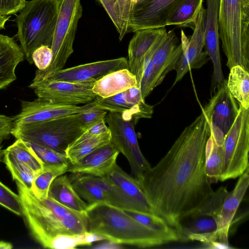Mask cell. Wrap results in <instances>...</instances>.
Here are the masks:
<instances>
[{
  "instance_id": "cell-1",
  "label": "cell",
  "mask_w": 249,
  "mask_h": 249,
  "mask_svg": "<svg viewBox=\"0 0 249 249\" xmlns=\"http://www.w3.org/2000/svg\"><path fill=\"white\" fill-rule=\"evenodd\" d=\"M210 134V124L202 111L158 163L137 179L154 213L176 231L214 193L204 170Z\"/></svg>"
},
{
  "instance_id": "cell-2",
  "label": "cell",
  "mask_w": 249,
  "mask_h": 249,
  "mask_svg": "<svg viewBox=\"0 0 249 249\" xmlns=\"http://www.w3.org/2000/svg\"><path fill=\"white\" fill-rule=\"evenodd\" d=\"M22 215L33 237L44 248L59 235H76L88 231L86 212L69 209L49 197L41 198L18 182Z\"/></svg>"
},
{
  "instance_id": "cell-3",
  "label": "cell",
  "mask_w": 249,
  "mask_h": 249,
  "mask_svg": "<svg viewBox=\"0 0 249 249\" xmlns=\"http://www.w3.org/2000/svg\"><path fill=\"white\" fill-rule=\"evenodd\" d=\"M88 231L114 244L150 248L176 242L177 234L158 232L141 224L123 209L105 203L88 204Z\"/></svg>"
},
{
  "instance_id": "cell-4",
  "label": "cell",
  "mask_w": 249,
  "mask_h": 249,
  "mask_svg": "<svg viewBox=\"0 0 249 249\" xmlns=\"http://www.w3.org/2000/svg\"><path fill=\"white\" fill-rule=\"evenodd\" d=\"M218 20L227 66L249 72V0H219Z\"/></svg>"
},
{
  "instance_id": "cell-5",
  "label": "cell",
  "mask_w": 249,
  "mask_h": 249,
  "mask_svg": "<svg viewBox=\"0 0 249 249\" xmlns=\"http://www.w3.org/2000/svg\"><path fill=\"white\" fill-rule=\"evenodd\" d=\"M61 0L26 1L16 21V37L24 57L33 63L32 55L37 48L51 47L59 13Z\"/></svg>"
},
{
  "instance_id": "cell-6",
  "label": "cell",
  "mask_w": 249,
  "mask_h": 249,
  "mask_svg": "<svg viewBox=\"0 0 249 249\" xmlns=\"http://www.w3.org/2000/svg\"><path fill=\"white\" fill-rule=\"evenodd\" d=\"M85 131L75 114L47 121L16 124L13 125L11 134L16 139L66 155L69 145Z\"/></svg>"
},
{
  "instance_id": "cell-7",
  "label": "cell",
  "mask_w": 249,
  "mask_h": 249,
  "mask_svg": "<svg viewBox=\"0 0 249 249\" xmlns=\"http://www.w3.org/2000/svg\"><path fill=\"white\" fill-rule=\"evenodd\" d=\"M82 14L80 0H61L59 13L51 47L52 59L45 70H36L32 82L63 69L73 52V43L78 22Z\"/></svg>"
},
{
  "instance_id": "cell-8",
  "label": "cell",
  "mask_w": 249,
  "mask_h": 249,
  "mask_svg": "<svg viewBox=\"0 0 249 249\" xmlns=\"http://www.w3.org/2000/svg\"><path fill=\"white\" fill-rule=\"evenodd\" d=\"M249 108L239 104L237 115L225 135L220 181L236 178L249 168Z\"/></svg>"
},
{
  "instance_id": "cell-9",
  "label": "cell",
  "mask_w": 249,
  "mask_h": 249,
  "mask_svg": "<svg viewBox=\"0 0 249 249\" xmlns=\"http://www.w3.org/2000/svg\"><path fill=\"white\" fill-rule=\"evenodd\" d=\"M105 121L110 131L111 141L127 159L132 177L137 180L151 165L140 149L135 131V124L124 120L120 113L110 112H107Z\"/></svg>"
},
{
  "instance_id": "cell-10",
  "label": "cell",
  "mask_w": 249,
  "mask_h": 249,
  "mask_svg": "<svg viewBox=\"0 0 249 249\" xmlns=\"http://www.w3.org/2000/svg\"><path fill=\"white\" fill-rule=\"evenodd\" d=\"M178 42L173 30L167 32L163 42L147 64L140 86L143 99L161 84L169 72L175 69L182 52L181 45Z\"/></svg>"
},
{
  "instance_id": "cell-11",
  "label": "cell",
  "mask_w": 249,
  "mask_h": 249,
  "mask_svg": "<svg viewBox=\"0 0 249 249\" xmlns=\"http://www.w3.org/2000/svg\"><path fill=\"white\" fill-rule=\"evenodd\" d=\"M238 109L225 80L202 110L209 121L210 133L218 145H223L224 136L234 123Z\"/></svg>"
},
{
  "instance_id": "cell-12",
  "label": "cell",
  "mask_w": 249,
  "mask_h": 249,
  "mask_svg": "<svg viewBox=\"0 0 249 249\" xmlns=\"http://www.w3.org/2000/svg\"><path fill=\"white\" fill-rule=\"evenodd\" d=\"M94 83L43 80L31 82L29 87L34 90L38 98L59 104L77 105L94 101L97 96L92 90Z\"/></svg>"
},
{
  "instance_id": "cell-13",
  "label": "cell",
  "mask_w": 249,
  "mask_h": 249,
  "mask_svg": "<svg viewBox=\"0 0 249 249\" xmlns=\"http://www.w3.org/2000/svg\"><path fill=\"white\" fill-rule=\"evenodd\" d=\"M183 0H136L128 21L127 33L165 28L166 22Z\"/></svg>"
},
{
  "instance_id": "cell-14",
  "label": "cell",
  "mask_w": 249,
  "mask_h": 249,
  "mask_svg": "<svg viewBox=\"0 0 249 249\" xmlns=\"http://www.w3.org/2000/svg\"><path fill=\"white\" fill-rule=\"evenodd\" d=\"M206 9L200 11L193 34L190 39L183 30L181 31V45L182 52L177 64L176 77L172 88L181 80L190 69H198L205 64L210 58L204 47V23Z\"/></svg>"
},
{
  "instance_id": "cell-15",
  "label": "cell",
  "mask_w": 249,
  "mask_h": 249,
  "mask_svg": "<svg viewBox=\"0 0 249 249\" xmlns=\"http://www.w3.org/2000/svg\"><path fill=\"white\" fill-rule=\"evenodd\" d=\"M21 110L12 117L13 125L24 123L40 122L80 113L95 106L93 101L82 106L55 103L38 98L33 101L21 100Z\"/></svg>"
},
{
  "instance_id": "cell-16",
  "label": "cell",
  "mask_w": 249,
  "mask_h": 249,
  "mask_svg": "<svg viewBox=\"0 0 249 249\" xmlns=\"http://www.w3.org/2000/svg\"><path fill=\"white\" fill-rule=\"evenodd\" d=\"M124 69H128V60L125 57H120L63 69L49 74L41 81L95 82L110 72Z\"/></svg>"
},
{
  "instance_id": "cell-17",
  "label": "cell",
  "mask_w": 249,
  "mask_h": 249,
  "mask_svg": "<svg viewBox=\"0 0 249 249\" xmlns=\"http://www.w3.org/2000/svg\"><path fill=\"white\" fill-rule=\"evenodd\" d=\"M204 23L205 52L213 64V86L218 88L225 80L223 76L219 50L218 11L219 0H206Z\"/></svg>"
},
{
  "instance_id": "cell-18",
  "label": "cell",
  "mask_w": 249,
  "mask_h": 249,
  "mask_svg": "<svg viewBox=\"0 0 249 249\" xmlns=\"http://www.w3.org/2000/svg\"><path fill=\"white\" fill-rule=\"evenodd\" d=\"M119 153L114 144L110 141L76 162L70 163L67 172L104 177L108 174L116 163Z\"/></svg>"
},
{
  "instance_id": "cell-19",
  "label": "cell",
  "mask_w": 249,
  "mask_h": 249,
  "mask_svg": "<svg viewBox=\"0 0 249 249\" xmlns=\"http://www.w3.org/2000/svg\"><path fill=\"white\" fill-rule=\"evenodd\" d=\"M249 168L239 177L234 189L228 192L215 220L218 241L229 245L231 223L249 185Z\"/></svg>"
},
{
  "instance_id": "cell-20",
  "label": "cell",
  "mask_w": 249,
  "mask_h": 249,
  "mask_svg": "<svg viewBox=\"0 0 249 249\" xmlns=\"http://www.w3.org/2000/svg\"><path fill=\"white\" fill-rule=\"evenodd\" d=\"M165 28L138 30L130 40L128 48V69L136 76L140 88L144 70L145 57Z\"/></svg>"
},
{
  "instance_id": "cell-21",
  "label": "cell",
  "mask_w": 249,
  "mask_h": 249,
  "mask_svg": "<svg viewBox=\"0 0 249 249\" xmlns=\"http://www.w3.org/2000/svg\"><path fill=\"white\" fill-rule=\"evenodd\" d=\"M105 177L119 190L130 205L131 210L154 213L137 180L125 172L116 163Z\"/></svg>"
},
{
  "instance_id": "cell-22",
  "label": "cell",
  "mask_w": 249,
  "mask_h": 249,
  "mask_svg": "<svg viewBox=\"0 0 249 249\" xmlns=\"http://www.w3.org/2000/svg\"><path fill=\"white\" fill-rule=\"evenodd\" d=\"M217 225L212 216L195 214L181 222L177 231L178 241H197L207 244L218 240Z\"/></svg>"
},
{
  "instance_id": "cell-23",
  "label": "cell",
  "mask_w": 249,
  "mask_h": 249,
  "mask_svg": "<svg viewBox=\"0 0 249 249\" xmlns=\"http://www.w3.org/2000/svg\"><path fill=\"white\" fill-rule=\"evenodd\" d=\"M93 102L96 106L107 112L120 113L124 120L135 124L141 118H151L153 113V107L145 103L136 105L129 102L124 91L106 98L97 95Z\"/></svg>"
},
{
  "instance_id": "cell-24",
  "label": "cell",
  "mask_w": 249,
  "mask_h": 249,
  "mask_svg": "<svg viewBox=\"0 0 249 249\" xmlns=\"http://www.w3.org/2000/svg\"><path fill=\"white\" fill-rule=\"evenodd\" d=\"M24 57L14 37L0 34V90L16 80V68Z\"/></svg>"
},
{
  "instance_id": "cell-25",
  "label": "cell",
  "mask_w": 249,
  "mask_h": 249,
  "mask_svg": "<svg viewBox=\"0 0 249 249\" xmlns=\"http://www.w3.org/2000/svg\"><path fill=\"white\" fill-rule=\"evenodd\" d=\"M135 86L138 87L136 76L128 69H124L110 72L95 82L92 90L96 95L106 98Z\"/></svg>"
},
{
  "instance_id": "cell-26",
  "label": "cell",
  "mask_w": 249,
  "mask_h": 249,
  "mask_svg": "<svg viewBox=\"0 0 249 249\" xmlns=\"http://www.w3.org/2000/svg\"><path fill=\"white\" fill-rule=\"evenodd\" d=\"M48 197L71 210L86 212L88 205L77 194L67 175H60L52 182Z\"/></svg>"
},
{
  "instance_id": "cell-27",
  "label": "cell",
  "mask_w": 249,
  "mask_h": 249,
  "mask_svg": "<svg viewBox=\"0 0 249 249\" xmlns=\"http://www.w3.org/2000/svg\"><path fill=\"white\" fill-rule=\"evenodd\" d=\"M111 141L110 131L99 135L85 130L68 147L66 155L73 164L94 150Z\"/></svg>"
},
{
  "instance_id": "cell-28",
  "label": "cell",
  "mask_w": 249,
  "mask_h": 249,
  "mask_svg": "<svg viewBox=\"0 0 249 249\" xmlns=\"http://www.w3.org/2000/svg\"><path fill=\"white\" fill-rule=\"evenodd\" d=\"M112 21L122 40L127 33L128 21L135 0H97Z\"/></svg>"
},
{
  "instance_id": "cell-29",
  "label": "cell",
  "mask_w": 249,
  "mask_h": 249,
  "mask_svg": "<svg viewBox=\"0 0 249 249\" xmlns=\"http://www.w3.org/2000/svg\"><path fill=\"white\" fill-rule=\"evenodd\" d=\"M227 81V88L243 107L249 108V72L239 65L230 69Z\"/></svg>"
},
{
  "instance_id": "cell-30",
  "label": "cell",
  "mask_w": 249,
  "mask_h": 249,
  "mask_svg": "<svg viewBox=\"0 0 249 249\" xmlns=\"http://www.w3.org/2000/svg\"><path fill=\"white\" fill-rule=\"evenodd\" d=\"M203 0H183L168 18L167 25L194 29Z\"/></svg>"
},
{
  "instance_id": "cell-31",
  "label": "cell",
  "mask_w": 249,
  "mask_h": 249,
  "mask_svg": "<svg viewBox=\"0 0 249 249\" xmlns=\"http://www.w3.org/2000/svg\"><path fill=\"white\" fill-rule=\"evenodd\" d=\"M223 160V145H218L210 133L205 150L204 170L211 184L220 181Z\"/></svg>"
},
{
  "instance_id": "cell-32",
  "label": "cell",
  "mask_w": 249,
  "mask_h": 249,
  "mask_svg": "<svg viewBox=\"0 0 249 249\" xmlns=\"http://www.w3.org/2000/svg\"><path fill=\"white\" fill-rule=\"evenodd\" d=\"M73 188L79 196L88 204L105 203L107 201L101 189L90 181L85 175L72 173L69 177Z\"/></svg>"
},
{
  "instance_id": "cell-33",
  "label": "cell",
  "mask_w": 249,
  "mask_h": 249,
  "mask_svg": "<svg viewBox=\"0 0 249 249\" xmlns=\"http://www.w3.org/2000/svg\"><path fill=\"white\" fill-rule=\"evenodd\" d=\"M69 165L44 166L37 173L33 182L32 190L38 197H48L49 189L53 181L56 177L67 172Z\"/></svg>"
},
{
  "instance_id": "cell-34",
  "label": "cell",
  "mask_w": 249,
  "mask_h": 249,
  "mask_svg": "<svg viewBox=\"0 0 249 249\" xmlns=\"http://www.w3.org/2000/svg\"><path fill=\"white\" fill-rule=\"evenodd\" d=\"M2 161L16 182L28 189L32 190L33 180L36 175L33 170L5 150H4Z\"/></svg>"
},
{
  "instance_id": "cell-35",
  "label": "cell",
  "mask_w": 249,
  "mask_h": 249,
  "mask_svg": "<svg viewBox=\"0 0 249 249\" xmlns=\"http://www.w3.org/2000/svg\"><path fill=\"white\" fill-rule=\"evenodd\" d=\"M5 150L11 153L18 160L25 164L36 174L43 168V164L27 143L17 139Z\"/></svg>"
},
{
  "instance_id": "cell-36",
  "label": "cell",
  "mask_w": 249,
  "mask_h": 249,
  "mask_svg": "<svg viewBox=\"0 0 249 249\" xmlns=\"http://www.w3.org/2000/svg\"><path fill=\"white\" fill-rule=\"evenodd\" d=\"M85 175L90 181L101 189L107 198V204L122 209H131L119 190L105 177Z\"/></svg>"
},
{
  "instance_id": "cell-37",
  "label": "cell",
  "mask_w": 249,
  "mask_h": 249,
  "mask_svg": "<svg viewBox=\"0 0 249 249\" xmlns=\"http://www.w3.org/2000/svg\"><path fill=\"white\" fill-rule=\"evenodd\" d=\"M123 210L127 214L153 231L164 234H177L174 228L169 226L164 219L157 214L130 209Z\"/></svg>"
},
{
  "instance_id": "cell-38",
  "label": "cell",
  "mask_w": 249,
  "mask_h": 249,
  "mask_svg": "<svg viewBox=\"0 0 249 249\" xmlns=\"http://www.w3.org/2000/svg\"><path fill=\"white\" fill-rule=\"evenodd\" d=\"M105 240L101 236L88 231L76 235H59L51 242L49 249H73L82 245H89L92 242Z\"/></svg>"
},
{
  "instance_id": "cell-39",
  "label": "cell",
  "mask_w": 249,
  "mask_h": 249,
  "mask_svg": "<svg viewBox=\"0 0 249 249\" xmlns=\"http://www.w3.org/2000/svg\"><path fill=\"white\" fill-rule=\"evenodd\" d=\"M26 142L41 160L44 166L69 165L70 163L69 160L66 155L48 148Z\"/></svg>"
},
{
  "instance_id": "cell-40",
  "label": "cell",
  "mask_w": 249,
  "mask_h": 249,
  "mask_svg": "<svg viewBox=\"0 0 249 249\" xmlns=\"http://www.w3.org/2000/svg\"><path fill=\"white\" fill-rule=\"evenodd\" d=\"M228 192L226 187L221 186L214 191L195 214L209 215L215 219Z\"/></svg>"
},
{
  "instance_id": "cell-41",
  "label": "cell",
  "mask_w": 249,
  "mask_h": 249,
  "mask_svg": "<svg viewBox=\"0 0 249 249\" xmlns=\"http://www.w3.org/2000/svg\"><path fill=\"white\" fill-rule=\"evenodd\" d=\"M0 205L17 215H22L21 201L18 195L14 193L0 181Z\"/></svg>"
},
{
  "instance_id": "cell-42",
  "label": "cell",
  "mask_w": 249,
  "mask_h": 249,
  "mask_svg": "<svg viewBox=\"0 0 249 249\" xmlns=\"http://www.w3.org/2000/svg\"><path fill=\"white\" fill-rule=\"evenodd\" d=\"M107 111L95 105L90 109L77 114L79 120L86 130L97 123L105 120Z\"/></svg>"
},
{
  "instance_id": "cell-43",
  "label": "cell",
  "mask_w": 249,
  "mask_h": 249,
  "mask_svg": "<svg viewBox=\"0 0 249 249\" xmlns=\"http://www.w3.org/2000/svg\"><path fill=\"white\" fill-rule=\"evenodd\" d=\"M32 58L37 69L45 70L50 66L52 59L51 47L43 45L37 48L33 53Z\"/></svg>"
},
{
  "instance_id": "cell-44",
  "label": "cell",
  "mask_w": 249,
  "mask_h": 249,
  "mask_svg": "<svg viewBox=\"0 0 249 249\" xmlns=\"http://www.w3.org/2000/svg\"><path fill=\"white\" fill-rule=\"evenodd\" d=\"M25 0H0V16L15 14L24 6Z\"/></svg>"
},
{
  "instance_id": "cell-45",
  "label": "cell",
  "mask_w": 249,
  "mask_h": 249,
  "mask_svg": "<svg viewBox=\"0 0 249 249\" xmlns=\"http://www.w3.org/2000/svg\"><path fill=\"white\" fill-rule=\"evenodd\" d=\"M13 126L12 117L0 114V145L3 141L9 138Z\"/></svg>"
},
{
  "instance_id": "cell-46",
  "label": "cell",
  "mask_w": 249,
  "mask_h": 249,
  "mask_svg": "<svg viewBox=\"0 0 249 249\" xmlns=\"http://www.w3.org/2000/svg\"><path fill=\"white\" fill-rule=\"evenodd\" d=\"M86 131L91 134L96 135L102 134L110 131L108 127L106 124L105 120L97 123L87 129Z\"/></svg>"
},
{
  "instance_id": "cell-47",
  "label": "cell",
  "mask_w": 249,
  "mask_h": 249,
  "mask_svg": "<svg viewBox=\"0 0 249 249\" xmlns=\"http://www.w3.org/2000/svg\"><path fill=\"white\" fill-rule=\"evenodd\" d=\"M10 16H0V29H4L5 23L10 18Z\"/></svg>"
},
{
  "instance_id": "cell-48",
  "label": "cell",
  "mask_w": 249,
  "mask_h": 249,
  "mask_svg": "<svg viewBox=\"0 0 249 249\" xmlns=\"http://www.w3.org/2000/svg\"><path fill=\"white\" fill-rule=\"evenodd\" d=\"M13 248L12 245L8 242L0 241V249H10Z\"/></svg>"
},
{
  "instance_id": "cell-49",
  "label": "cell",
  "mask_w": 249,
  "mask_h": 249,
  "mask_svg": "<svg viewBox=\"0 0 249 249\" xmlns=\"http://www.w3.org/2000/svg\"><path fill=\"white\" fill-rule=\"evenodd\" d=\"M2 146L0 145V161H2L3 155H4V150L1 149Z\"/></svg>"
}]
</instances>
